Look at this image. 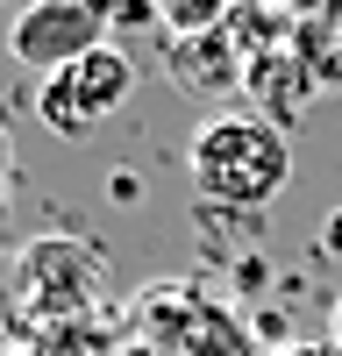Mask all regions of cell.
Instances as JSON below:
<instances>
[{
	"label": "cell",
	"instance_id": "cell-1",
	"mask_svg": "<svg viewBox=\"0 0 342 356\" xmlns=\"http://www.w3.org/2000/svg\"><path fill=\"white\" fill-rule=\"evenodd\" d=\"M186 178L207 207L250 214L293 186V136L271 114H214L186 143Z\"/></svg>",
	"mask_w": 342,
	"mask_h": 356
},
{
	"label": "cell",
	"instance_id": "cell-2",
	"mask_svg": "<svg viewBox=\"0 0 342 356\" xmlns=\"http://www.w3.org/2000/svg\"><path fill=\"white\" fill-rule=\"evenodd\" d=\"M136 342H150L157 356H256V335L243 328V314L214 300L207 285H150L136 300Z\"/></svg>",
	"mask_w": 342,
	"mask_h": 356
},
{
	"label": "cell",
	"instance_id": "cell-3",
	"mask_svg": "<svg viewBox=\"0 0 342 356\" xmlns=\"http://www.w3.org/2000/svg\"><path fill=\"white\" fill-rule=\"evenodd\" d=\"M100 285H107V257L86 235H36V243L15 250V292H22V314H36V321L86 314L100 300Z\"/></svg>",
	"mask_w": 342,
	"mask_h": 356
},
{
	"label": "cell",
	"instance_id": "cell-4",
	"mask_svg": "<svg viewBox=\"0 0 342 356\" xmlns=\"http://www.w3.org/2000/svg\"><path fill=\"white\" fill-rule=\"evenodd\" d=\"M129 93H136L129 50L122 43H100V50H86L79 65H65V72L43 79L36 114H43V129H57V136H93L100 122H114V114L129 107Z\"/></svg>",
	"mask_w": 342,
	"mask_h": 356
},
{
	"label": "cell",
	"instance_id": "cell-5",
	"mask_svg": "<svg viewBox=\"0 0 342 356\" xmlns=\"http://www.w3.org/2000/svg\"><path fill=\"white\" fill-rule=\"evenodd\" d=\"M100 43H107V15L93 0H28V8L8 22V57L28 65L36 79L79 65V57L100 50Z\"/></svg>",
	"mask_w": 342,
	"mask_h": 356
},
{
	"label": "cell",
	"instance_id": "cell-6",
	"mask_svg": "<svg viewBox=\"0 0 342 356\" xmlns=\"http://www.w3.org/2000/svg\"><path fill=\"white\" fill-rule=\"evenodd\" d=\"M171 65H179V79L193 86V93H221V86L250 79V72L236 65V50L221 43V29H214V36H179V50H171Z\"/></svg>",
	"mask_w": 342,
	"mask_h": 356
},
{
	"label": "cell",
	"instance_id": "cell-7",
	"mask_svg": "<svg viewBox=\"0 0 342 356\" xmlns=\"http://www.w3.org/2000/svg\"><path fill=\"white\" fill-rule=\"evenodd\" d=\"M15 321H22V292H15V257H0V342L15 335Z\"/></svg>",
	"mask_w": 342,
	"mask_h": 356
},
{
	"label": "cell",
	"instance_id": "cell-8",
	"mask_svg": "<svg viewBox=\"0 0 342 356\" xmlns=\"http://www.w3.org/2000/svg\"><path fill=\"white\" fill-rule=\"evenodd\" d=\"M8 207H15V136L0 122V221H8Z\"/></svg>",
	"mask_w": 342,
	"mask_h": 356
},
{
	"label": "cell",
	"instance_id": "cell-9",
	"mask_svg": "<svg viewBox=\"0 0 342 356\" xmlns=\"http://www.w3.org/2000/svg\"><path fill=\"white\" fill-rule=\"evenodd\" d=\"M285 356H342L335 342H307V349H285Z\"/></svg>",
	"mask_w": 342,
	"mask_h": 356
},
{
	"label": "cell",
	"instance_id": "cell-10",
	"mask_svg": "<svg viewBox=\"0 0 342 356\" xmlns=\"http://www.w3.org/2000/svg\"><path fill=\"white\" fill-rule=\"evenodd\" d=\"M328 342L342 349V300H335V321H328Z\"/></svg>",
	"mask_w": 342,
	"mask_h": 356
},
{
	"label": "cell",
	"instance_id": "cell-11",
	"mask_svg": "<svg viewBox=\"0 0 342 356\" xmlns=\"http://www.w3.org/2000/svg\"><path fill=\"white\" fill-rule=\"evenodd\" d=\"M129 356H157V349H150V342H136V349H129Z\"/></svg>",
	"mask_w": 342,
	"mask_h": 356
}]
</instances>
